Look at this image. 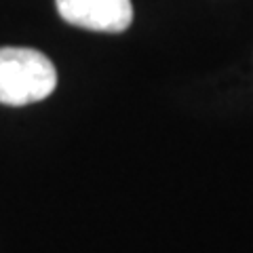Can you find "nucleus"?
I'll list each match as a JSON object with an SVG mask.
<instances>
[{"instance_id":"nucleus-1","label":"nucleus","mask_w":253,"mask_h":253,"mask_svg":"<svg viewBox=\"0 0 253 253\" xmlns=\"http://www.w3.org/2000/svg\"><path fill=\"white\" fill-rule=\"evenodd\" d=\"M57 70L51 59L34 49H0V104L30 106L55 91Z\"/></svg>"},{"instance_id":"nucleus-2","label":"nucleus","mask_w":253,"mask_h":253,"mask_svg":"<svg viewBox=\"0 0 253 253\" xmlns=\"http://www.w3.org/2000/svg\"><path fill=\"white\" fill-rule=\"evenodd\" d=\"M63 21L93 32H125L133 21L131 0H55Z\"/></svg>"}]
</instances>
